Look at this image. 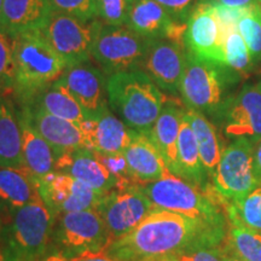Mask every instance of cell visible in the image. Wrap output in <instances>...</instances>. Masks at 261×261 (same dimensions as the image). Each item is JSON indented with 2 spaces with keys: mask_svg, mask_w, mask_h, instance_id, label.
Segmentation results:
<instances>
[{
  "mask_svg": "<svg viewBox=\"0 0 261 261\" xmlns=\"http://www.w3.org/2000/svg\"><path fill=\"white\" fill-rule=\"evenodd\" d=\"M228 230L155 208L138 226L113 241L104 253L116 261H152L174 256L196 243L223 246Z\"/></svg>",
  "mask_w": 261,
  "mask_h": 261,
  "instance_id": "obj_1",
  "label": "cell"
},
{
  "mask_svg": "<svg viewBox=\"0 0 261 261\" xmlns=\"http://www.w3.org/2000/svg\"><path fill=\"white\" fill-rule=\"evenodd\" d=\"M108 103L129 128L149 133L168 98L142 69L109 75Z\"/></svg>",
  "mask_w": 261,
  "mask_h": 261,
  "instance_id": "obj_2",
  "label": "cell"
},
{
  "mask_svg": "<svg viewBox=\"0 0 261 261\" xmlns=\"http://www.w3.org/2000/svg\"><path fill=\"white\" fill-rule=\"evenodd\" d=\"M140 187L159 210L187 215L219 230H228L223 200L213 187L203 190L172 173Z\"/></svg>",
  "mask_w": 261,
  "mask_h": 261,
  "instance_id": "obj_3",
  "label": "cell"
},
{
  "mask_svg": "<svg viewBox=\"0 0 261 261\" xmlns=\"http://www.w3.org/2000/svg\"><path fill=\"white\" fill-rule=\"evenodd\" d=\"M6 215L0 238L4 261H38L44 256L54 234L55 218L41 196Z\"/></svg>",
  "mask_w": 261,
  "mask_h": 261,
  "instance_id": "obj_4",
  "label": "cell"
},
{
  "mask_svg": "<svg viewBox=\"0 0 261 261\" xmlns=\"http://www.w3.org/2000/svg\"><path fill=\"white\" fill-rule=\"evenodd\" d=\"M237 80L238 75L226 65L201 60L187 50L179 93L188 108L220 120L231 99V86Z\"/></svg>",
  "mask_w": 261,
  "mask_h": 261,
  "instance_id": "obj_5",
  "label": "cell"
},
{
  "mask_svg": "<svg viewBox=\"0 0 261 261\" xmlns=\"http://www.w3.org/2000/svg\"><path fill=\"white\" fill-rule=\"evenodd\" d=\"M11 38L16 63V92L23 98L56 81L68 68L41 29L17 33Z\"/></svg>",
  "mask_w": 261,
  "mask_h": 261,
  "instance_id": "obj_6",
  "label": "cell"
},
{
  "mask_svg": "<svg viewBox=\"0 0 261 261\" xmlns=\"http://www.w3.org/2000/svg\"><path fill=\"white\" fill-rule=\"evenodd\" d=\"M54 241L58 252L68 259L87 253L104 252L113 242L106 224L96 210L60 215Z\"/></svg>",
  "mask_w": 261,
  "mask_h": 261,
  "instance_id": "obj_7",
  "label": "cell"
},
{
  "mask_svg": "<svg viewBox=\"0 0 261 261\" xmlns=\"http://www.w3.org/2000/svg\"><path fill=\"white\" fill-rule=\"evenodd\" d=\"M151 40L128 27L103 25L94 44L92 57L108 75L142 69Z\"/></svg>",
  "mask_w": 261,
  "mask_h": 261,
  "instance_id": "obj_8",
  "label": "cell"
},
{
  "mask_svg": "<svg viewBox=\"0 0 261 261\" xmlns=\"http://www.w3.org/2000/svg\"><path fill=\"white\" fill-rule=\"evenodd\" d=\"M102 27L103 22L100 19L84 21L73 16L54 12L41 31L69 68L90 61Z\"/></svg>",
  "mask_w": 261,
  "mask_h": 261,
  "instance_id": "obj_9",
  "label": "cell"
},
{
  "mask_svg": "<svg viewBox=\"0 0 261 261\" xmlns=\"http://www.w3.org/2000/svg\"><path fill=\"white\" fill-rule=\"evenodd\" d=\"M254 146L249 139L238 138L224 149L212 178V187L221 200H240L260 187L254 173Z\"/></svg>",
  "mask_w": 261,
  "mask_h": 261,
  "instance_id": "obj_10",
  "label": "cell"
},
{
  "mask_svg": "<svg viewBox=\"0 0 261 261\" xmlns=\"http://www.w3.org/2000/svg\"><path fill=\"white\" fill-rule=\"evenodd\" d=\"M140 185L114 189L102 197L97 207L113 241L125 236L155 210Z\"/></svg>",
  "mask_w": 261,
  "mask_h": 261,
  "instance_id": "obj_11",
  "label": "cell"
},
{
  "mask_svg": "<svg viewBox=\"0 0 261 261\" xmlns=\"http://www.w3.org/2000/svg\"><path fill=\"white\" fill-rule=\"evenodd\" d=\"M37 185L41 200L55 219L71 212L97 210L104 196L70 175L56 171L39 179Z\"/></svg>",
  "mask_w": 261,
  "mask_h": 261,
  "instance_id": "obj_12",
  "label": "cell"
},
{
  "mask_svg": "<svg viewBox=\"0 0 261 261\" xmlns=\"http://www.w3.org/2000/svg\"><path fill=\"white\" fill-rule=\"evenodd\" d=\"M185 48L201 60L225 65L224 40L214 6L200 2L191 10L184 37Z\"/></svg>",
  "mask_w": 261,
  "mask_h": 261,
  "instance_id": "obj_13",
  "label": "cell"
},
{
  "mask_svg": "<svg viewBox=\"0 0 261 261\" xmlns=\"http://www.w3.org/2000/svg\"><path fill=\"white\" fill-rule=\"evenodd\" d=\"M220 121L227 138H247L253 144L261 140V80L247 84L231 97Z\"/></svg>",
  "mask_w": 261,
  "mask_h": 261,
  "instance_id": "obj_14",
  "label": "cell"
},
{
  "mask_svg": "<svg viewBox=\"0 0 261 261\" xmlns=\"http://www.w3.org/2000/svg\"><path fill=\"white\" fill-rule=\"evenodd\" d=\"M185 62V44L168 38H156L151 40L142 70L149 75L160 90L177 94L180 89Z\"/></svg>",
  "mask_w": 261,
  "mask_h": 261,
  "instance_id": "obj_15",
  "label": "cell"
},
{
  "mask_svg": "<svg viewBox=\"0 0 261 261\" xmlns=\"http://www.w3.org/2000/svg\"><path fill=\"white\" fill-rule=\"evenodd\" d=\"M58 79L83 108L86 119L108 109V79L102 69L85 62L67 68Z\"/></svg>",
  "mask_w": 261,
  "mask_h": 261,
  "instance_id": "obj_16",
  "label": "cell"
},
{
  "mask_svg": "<svg viewBox=\"0 0 261 261\" xmlns=\"http://www.w3.org/2000/svg\"><path fill=\"white\" fill-rule=\"evenodd\" d=\"M126 27L145 38H168L184 44L187 23L174 21L156 0H135Z\"/></svg>",
  "mask_w": 261,
  "mask_h": 261,
  "instance_id": "obj_17",
  "label": "cell"
},
{
  "mask_svg": "<svg viewBox=\"0 0 261 261\" xmlns=\"http://www.w3.org/2000/svg\"><path fill=\"white\" fill-rule=\"evenodd\" d=\"M80 127L86 148L102 154H123L133 136V129L109 109L86 119Z\"/></svg>",
  "mask_w": 261,
  "mask_h": 261,
  "instance_id": "obj_18",
  "label": "cell"
},
{
  "mask_svg": "<svg viewBox=\"0 0 261 261\" xmlns=\"http://www.w3.org/2000/svg\"><path fill=\"white\" fill-rule=\"evenodd\" d=\"M56 172L64 173L106 195L116 189V182L93 150L75 149L64 152L56 160Z\"/></svg>",
  "mask_w": 261,
  "mask_h": 261,
  "instance_id": "obj_19",
  "label": "cell"
},
{
  "mask_svg": "<svg viewBox=\"0 0 261 261\" xmlns=\"http://www.w3.org/2000/svg\"><path fill=\"white\" fill-rule=\"evenodd\" d=\"M123 156L136 185L154 182L171 173L148 133L133 129L132 140Z\"/></svg>",
  "mask_w": 261,
  "mask_h": 261,
  "instance_id": "obj_20",
  "label": "cell"
},
{
  "mask_svg": "<svg viewBox=\"0 0 261 261\" xmlns=\"http://www.w3.org/2000/svg\"><path fill=\"white\" fill-rule=\"evenodd\" d=\"M23 113L55 151L56 158L70 150L86 148L80 125L54 116L38 108L24 106Z\"/></svg>",
  "mask_w": 261,
  "mask_h": 261,
  "instance_id": "obj_21",
  "label": "cell"
},
{
  "mask_svg": "<svg viewBox=\"0 0 261 261\" xmlns=\"http://www.w3.org/2000/svg\"><path fill=\"white\" fill-rule=\"evenodd\" d=\"M185 109L175 100L167 99L162 112L148 133L161 154L168 171L179 177L178 137Z\"/></svg>",
  "mask_w": 261,
  "mask_h": 261,
  "instance_id": "obj_22",
  "label": "cell"
},
{
  "mask_svg": "<svg viewBox=\"0 0 261 261\" xmlns=\"http://www.w3.org/2000/svg\"><path fill=\"white\" fill-rule=\"evenodd\" d=\"M52 14L50 0H4L0 29L10 35L44 29Z\"/></svg>",
  "mask_w": 261,
  "mask_h": 261,
  "instance_id": "obj_23",
  "label": "cell"
},
{
  "mask_svg": "<svg viewBox=\"0 0 261 261\" xmlns=\"http://www.w3.org/2000/svg\"><path fill=\"white\" fill-rule=\"evenodd\" d=\"M21 128L22 156L24 169L32 175L35 182L39 179L56 171V155L51 145L40 136L32 125L28 116L22 112L18 117Z\"/></svg>",
  "mask_w": 261,
  "mask_h": 261,
  "instance_id": "obj_24",
  "label": "cell"
},
{
  "mask_svg": "<svg viewBox=\"0 0 261 261\" xmlns=\"http://www.w3.org/2000/svg\"><path fill=\"white\" fill-rule=\"evenodd\" d=\"M38 185L25 169L0 168V217L39 197Z\"/></svg>",
  "mask_w": 261,
  "mask_h": 261,
  "instance_id": "obj_25",
  "label": "cell"
},
{
  "mask_svg": "<svg viewBox=\"0 0 261 261\" xmlns=\"http://www.w3.org/2000/svg\"><path fill=\"white\" fill-rule=\"evenodd\" d=\"M178 168L179 178L203 190H208L212 187L208 184L210 175L201 161L197 140L187 115L182 117L178 137Z\"/></svg>",
  "mask_w": 261,
  "mask_h": 261,
  "instance_id": "obj_26",
  "label": "cell"
},
{
  "mask_svg": "<svg viewBox=\"0 0 261 261\" xmlns=\"http://www.w3.org/2000/svg\"><path fill=\"white\" fill-rule=\"evenodd\" d=\"M32 97H37V106L29 107L38 108V109L44 110L51 115L68 120V121L77 123V125H81L86 120V115H85L83 108L71 96L69 91L65 89V86L61 83L60 79L38 90L37 92L24 98V100Z\"/></svg>",
  "mask_w": 261,
  "mask_h": 261,
  "instance_id": "obj_27",
  "label": "cell"
},
{
  "mask_svg": "<svg viewBox=\"0 0 261 261\" xmlns=\"http://www.w3.org/2000/svg\"><path fill=\"white\" fill-rule=\"evenodd\" d=\"M0 168L24 169L19 122L14 110L0 97Z\"/></svg>",
  "mask_w": 261,
  "mask_h": 261,
  "instance_id": "obj_28",
  "label": "cell"
},
{
  "mask_svg": "<svg viewBox=\"0 0 261 261\" xmlns=\"http://www.w3.org/2000/svg\"><path fill=\"white\" fill-rule=\"evenodd\" d=\"M185 115H187L192 129H194L198 150H200L201 161L203 163L205 172L210 175V178H213L218 163L220 161L221 154L224 151L217 128L207 119V116L197 112V110L187 108Z\"/></svg>",
  "mask_w": 261,
  "mask_h": 261,
  "instance_id": "obj_29",
  "label": "cell"
},
{
  "mask_svg": "<svg viewBox=\"0 0 261 261\" xmlns=\"http://www.w3.org/2000/svg\"><path fill=\"white\" fill-rule=\"evenodd\" d=\"M227 246L244 261H261V233L238 221H228Z\"/></svg>",
  "mask_w": 261,
  "mask_h": 261,
  "instance_id": "obj_30",
  "label": "cell"
},
{
  "mask_svg": "<svg viewBox=\"0 0 261 261\" xmlns=\"http://www.w3.org/2000/svg\"><path fill=\"white\" fill-rule=\"evenodd\" d=\"M237 31L242 35L253 62L261 61V9L257 4L244 8L238 18Z\"/></svg>",
  "mask_w": 261,
  "mask_h": 261,
  "instance_id": "obj_31",
  "label": "cell"
},
{
  "mask_svg": "<svg viewBox=\"0 0 261 261\" xmlns=\"http://www.w3.org/2000/svg\"><path fill=\"white\" fill-rule=\"evenodd\" d=\"M225 65L240 76L252 68L253 58L242 35L237 29L230 32L224 39Z\"/></svg>",
  "mask_w": 261,
  "mask_h": 261,
  "instance_id": "obj_32",
  "label": "cell"
},
{
  "mask_svg": "<svg viewBox=\"0 0 261 261\" xmlns=\"http://www.w3.org/2000/svg\"><path fill=\"white\" fill-rule=\"evenodd\" d=\"M16 92V63L12 38L0 29V94Z\"/></svg>",
  "mask_w": 261,
  "mask_h": 261,
  "instance_id": "obj_33",
  "label": "cell"
},
{
  "mask_svg": "<svg viewBox=\"0 0 261 261\" xmlns=\"http://www.w3.org/2000/svg\"><path fill=\"white\" fill-rule=\"evenodd\" d=\"M135 0H97L98 17L106 25H126Z\"/></svg>",
  "mask_w": 261,
  "mask_h": 261,
  "instance_id": "obj_34",
  "label": "cell"
},
{
  "mask_svg": "<svg viewBox=\"0 0 261 261\" xmlns=\"http://www.w3.org/2000/svg\"><path fill=\"white\" fill-rule=\"evenodd\" d=\"M54 12L91 21L98 17L97 0H50Z\"/></svg>",
  "mask_w": 261,
  "mask_h": 261,
  "instance_id": "obj_35",
  "label": "cell"
},
{
  "mask_svg": "<svg viewBox=\"0 0 261 261\" xmlns=\"http://www.w3.org/2000/svg\"><path fill=\"white\" fill-rule=\"evenodd\" d=\"M98 155L103 165L110 172L114 180L116 182V189H125L136 185L130 177L128 166L123 154H102L94 151Z\"/></svg>",
  "mask_w": 261,
  "mask_h": 261,
  "instance_id": "obj_36",
  "label": "cell"
},
{
  "mask_svg": "<svg viewBox=\"0 0 261 261\" xmlns=\"http://www.w3.org/2000/svg\"><path fill=\"white\" fill-rule=\"evenodd\" d=\"M179 261H223L221 246L196 243L174 255Z\"/></svg>",
  "mask_w": 261,
  "mask_h": 261,
  "instance_id": "obj_37",
  "label": "cell"
},
{
  "mask_svg": "<svg viewBox=\"0 0 261 261\" xmlns=\"http://www.w3.org/2000/svg\"><path fill=\"white\" fill-rule=\"evenodd\" d=\"M165 8L174 21L187 23L191 10L197 4V0H156Z\"/></svg>",
  "mask_w": 261,
  "mask_h": 261,
  "instance_id": "obj_38",
  "label": "cell"
},
{
  "mask_svg": "<svg viewBox=\"0 0 261 261\" xmlns=\"http://www.w3.org/2000/svg\"><path fill=\"white\" fill-rule=\"evenodd\" d=\"M202 2L210 3L212 5H219L230 9H243L257 4V0H202Z\"/></svg>",
  "mask_w": 261,
  "mask_h": 261,
  "instance_id": "obj_39",
  "label": "cell"
},
{
  "mask_svg": "<svg viewBox=\"0 0 261 261\" xmlns=\"http://www.w3.org/2000/svg\"><path fill=\"white\" fill-rule=\"evenodd\" d=\"M70 261H116L113 257L107 255L104 252L99 253H87L83 254V255L71 257Z\"/></svg>",
  "mask_w": 261,
  "mask_h": 261,
  "instance_id": "obj_40",
  "label": "cell"
},
{
  "mask_svg": "<svg viewBox=\"0 0 261 261\" xmlns=\"http://www.w3.org/2000/svg\"><path fill=\"white\" fill-rule=\"evenodd\" d=\"M253 166H254V173H255V177L261 187V140L259 143H256L255 146H254Z\"/></svg>",
  "mask_w": 261,
  "mask_h": 261,
  "instance_id": "obj_41",
  "label": "cell"
},
{
  "mask_svg": "<svg viewBox=\"0 0 261 261\" xmlns=\"http://www.w3.org/2000/svg\"><path fill=\"white\" fill-rule=\"evenodd\" d=\"M221 253H223V261H244L227 246L226 241H225L223 246H221Z\"/></svg>",
  "mask_w": 261,
  "mask_h": 261,
  "instance_id": "obj_42",
  "label": "cell"
},
{
  "mask_svg": "<svg viewBox=\"0 0 261 261\" xmlns=\"http://www.w3.org/2000/svg\"><path fill=\"white\" fill-rule=\"evenodd\" d=\"M38 261H70L67 256L60 252H54V253H46L44 256H41Z\"/></svg>",
  "mask_w": 261,
  "mask_h": 261,
  "instance_id": "obj_43",
  "label": "cell"
},
{
  "mask_svg": "<svg viewBox=\"0 0 261 261\" xmlns=\"http://www.w3.org/2000/svg\"><path fill=\"white\" fill-rule=\"evenodd\" d=\"M154 261H179V260L175 256H165V257H161V259H158Z\"/></svg>",
  "mask_w": 261,
  "mask_h": 261,
  "instance_id": "obj_44",
  "label": "cell"
},
{
  "mask_svg": "<svg viewBox=\"0 0 261 261\" xmlns=\"http://www.w3.org/2000/svg\"><path fill=\"white\" fill-rule=\"evenodd\" d=\"M3 2H4V0H0V18H2V12H3Z\"/></svg>",
  "mask_w": 261,
  "mask_h": 261,
  "instance_id": "obj_45",
  "label": "cell"
},
{
  "mask_svg": "<svg viewBox=\"0 0 261 261\" xmlns=\"http://www.w3.org/2000/svg\"><path fill=\"white\" fill-rule=\"evenodd\" d=\"M2 228H3V221H2V217H0V238H2Z\"/></svg>",
  "mask_w": 261,
  "mask_h": 261,
  "instance_id": "obj_46",
  "label": "cell"
},
{
  "mask_svg": "<svg viewBox=\"0 0 261 261\" xmlns=\"http://www.w3.org/2000/svg\"><path fill=\"white\" fill-rule=\"evenodd\" d=\"M257 5H259L260 9H261V0H257Z\"/></svg>",
  "mask_w": 261,
  "mask_h": 261,
  "instance_id": "obj_47",
  "label": "cell"
},
{
  "mask_svg": "<svg viewBox=\"0 0 261 261\" xmlns=\"http://www.w3.org/2000/svg\"><path fill=\"white\" fill-rule=\"evenodd\" d=\"M0 261H4V259H3V255H2V253H0Z\"/></svg>",
  "mask_w": 261,
  "mask_h": 261,
  "instance_id": "obj_48",
  "label": "cell"
},
{
  "mask_svg": "<svg viewBox=\"0 0 261 261\" xmlns=\"http://www.w3.org/2000/svg\"><path fill=\"white\" fill-rule=\"evenodd\" d=\"M152 261H154V260H152Z\"/></svg>",
  "mask_w": 261,
  "mask_h": 261,
  "instance_id": "obj_49",
  "label": "cell"
}]
</instances>
